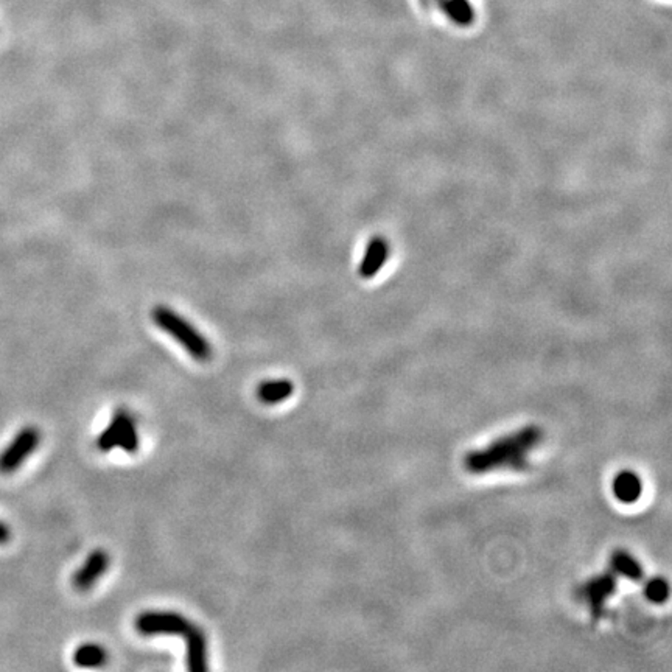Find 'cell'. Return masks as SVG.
Returning a JSON list of instances; mask_svg holds the SVG:
<instances>
[{
  "instance_id": "1",
  "label": "cell",
  "mask_w": 672,
  "mask_h": 672,
  "mask_svg": "<svg viewBox=\"0 0 672 672\" xmlns=\"http://www.w3.org/2000/svg\"><path fill=\"white\" fill-rule=\"evenodd\" d=\"M542 440L543 430L537 425H528L499 438L481 450L470 451L464 460V466L473 475H484L494 470L525 472L529 469V456Z\"/></svg>"
},
{
  "instance_id": "2",
  "label": "cell",
  "mask_w": 672,
  "mask_h": 672,
  "mask_svg": "<svg viewBox=\"0 0 672 672\" xmlns=\"http://www.w3.org/2000/svg\"><path fill=\"white\" fill-rule=\"evenodd\" d=\"M152 318L154 324L167 335L172 336L174 341L178 342L179 346H183L185 352L189 353L193 360L200 363H206L211 360L213 351L206 336L195 329L192 322L176 313L173 309H170L167 305H156L153 309Z\"/></svg>"
},
{
  "instance_id": "3",
  "label": "cell",
  "mask_w": 672,
  "mask_h": 672,
  "mask_svg": "<svg viewBox=\"0 0 672 672\" xmlns=\"http://www.w3.org/2000/svg\"><path fill=\"white\" fill-rule=\"evenodd\" d=\"M41 444V431L36 427H25L15 436L5 450L0 453V473L10 475L27 461Z\"/></svg>"
},
{
  "instance_id": "4",
  "label": "cell",
  "mask_w": 672,
  "mask_h": 672,
  "mask_svg": "<svg viewBox=\"0 0 672 672\" xmlns=\"http://www.w3.org/2000/svg\"><path fill=\"white\" fill-rule=\"evenodd\" d=\"M190 619L176 612H143L134 621L139 634L143 637L153 635H183L192 626Z\"/></svg>"
},
{
  "instance_id": "5",
  "label": "cell",
  "mask_w": 672,
  "mask_h": 672,
  "mask_svg": "<svg viewBox=\"0 0 672 672\" xmlns=\"http://www.w3.org/2000/svg\"><path fill=\"white\" fill-rule=\"evenodd\" d=\"M617 591V578L613 573L595 576L579 588V597L588 604L593 618L599 619L606 610V604Z\"/></svg>"
},
{
  "instance_id": "6",
  "label": "cell",
  "mask_w": 672,
  "mask_h": 672,
  "mask_svg": "<svg viewBox=\"0 0 672 672\" xmlns=\"http://www.w3.org/2000/svg\"><path fill=\"white\" fill-rule=\"evenodd\" d=\"M109 562H111V558L104 549L98 548V549L93 551L87 556L84 564L76 569L75 575L72 578L74 588L76 591L91 590L95 586V582L106 573Z\"/></svg>"
},
{
  "instance_id": "7",
  "label": "cell",
  "mask_w": 672,
  "mask_h": 672,
  "mask_svg": "<svg viewBox=\"0 0 672 672\" xmlns=\"http://www.w3.org/2000/svg\"><path fill=\"white\" fill-rule=\"evenodd\" d=\"M187 643L185 663L190 672L207 671V637L204 630L192 624L190 629L183 635Z\"/></svg>"
},
{
  "instance_id": "8",
  "label": "cell",
  "mask_w": 672,
  "mask_h": 672,
  "mask_svg": "<svg viewBox=\"0 0 672 672\" xmlns=\"http://www.w3.org/2000/svg\"><path fill=\"white\" fill-rule=\"evenodd\" d=\"M294 383L292 380H266L255 390V396L265 405H279L293 396Z\"/></svg>"
},
{
  "instance_id": "9",
  "label": "cell",
  "mask_w": 672,
  "mask_h": 672,
  "mask_svg": "<svg viewBox=\"0 0 672 672\" xmlns=\"http://www.w3.org/2000/svg\"><path fill=\"white\" fill-rule=\"evenodd\" d=\"M641 492H643L641 478L632 470H623L613 479V494L621 503L632 504L638 501Z\"/></svg>"
},
{
  "instance_id": "10",
  "label": "cell",
  "mask_w": 672,
  "mask_h": 672,
  "mask_svg": "<svg viewBox=\"0 0 672 672\" xmlns=\"http://www.w3.org/2000/svg\"><path fill=\"white\" fill-rule=\"evenodd\" d=\"M386 257H388V246H386L385 240H372L369 243L363 262H361L360 270H358L360 276L364 277V279L375 276L379 272L380 268L385 263Z\"/></svg>"
},
{
  "instance_id": "11",
  "label": "cell",
  "mask_w": 672,
  "mask_h": 672,
  "mask_svg": "<svg viewBox=\"0 0 672 672\" xmlns=\"http://www.w3.org/2000/svg\"><path fill=\"white\" fill-rule=\"evenodd\" d=\"M115 414H117L120 422L119 447L128 455H134L139 450V445H141L134 418L126 410H117Z\"/></svg>"
},
{
  "instance_id": "12",
  "label": "cell",
  "mask_w": 672,
  "mask_h": 672,
  "mask_svg": "<svg viewBox=\"0 0 672 672\" xmlns=\"http://www.w3.org/2000/svg\"><path fill=\"white\" fill-rule=\"evenodd\" d=\"M440 10L451 22L461 27H469L475 21V8L470 0H436Z\"/></svg>"
},
{
  "instance_id": "13",
  "label": "cell",
  "mask_w": 672,
  "mask_h": 672,
  "mask_svg": "<svg viewBox=\"0 0 672 672\" xmlns=\"http://www.w3.org/2000/svg\"><path fill=\"white\" fill-rule=\"evenodd\" d=\"M610 564H612L613 571L617 575L624 576L626 579L635 580L637 582V580L643 579V576H645V571H643L640 562L632 554L624 551V549H618V551H615L612 554Z\"/></svg>"
},
{
  "instance_id": "14",
  "label": "cell",
  "mask_w": 672,
  "mask_h": 672,
  "mask_svg": "<svg viewBox=\"0 0 672 672\" xmlns=\"http://www.w3.org/2000/svg\"><path fill=\"white\" fill-rule=\"evenodd\" d=\"M108 662V652L104 646L84 643L74 652V663L80 667H100Z\"/></svg>"
},
{
  "instance_id": "15",
  "label": "cell",
  "mask_w": 672,
  "mask_h": 672,
  "mask_svg": "<svg viewBox=\"0 0 672 672\" xmlns=\"http://www.w3.org/2000/svg\"><path fill=\"white\" fill-rule=\"evenodd\" d=\"M119 440L120 422L117 414H114V418H113L111 423L106 427V430L98 436L95 445H97L98 450L102 451V453H108V451L113 450L115 447H119Z\"/></svg>"
},
{
  "instance_id": "16",
  "label": "cell",
  "mask_w": 672,
  "mask_h": 672,
  "mask_svg": "<svg viewBox=\"0 0 672 672\" xmlns=\"http://www.w3.org/2000/svg\"><path fill=\"white\" fill-rule=\"evenodd\" d=\"M645 597L654 604H663L669 598V586L663 578H654L645 586Z\"/></svg>"
},
{
  "instance_id": "17",
  "label": "cell",
  "mask_w": 672,
  "mask_h": 672,
  "mask_svg": "<svg viewBox=\"0 0 672 672\" xmlns=\"http://www.w3.org/2000/svg\"><path fill=\"white\" fill-rule=\"evenodd\" d=\"M11 540V531L10 528L4 523V521H0V545H5V543L10 542Z\"/></svg>"
},
{
  "instance_id": "18",
  "label": "cell",
  "mask_w": 672,
  "mask_h": 672,
  "mask_svg": "<svg viewBox=\"0 0 672 672\" xmlns=\"http://www.w3.org/2000/svg\"><path fill=\"white\" fill-rule=\"evenodd\" d=\"M434 2H436V0H434Z\"/></svg>"
}]
</instances>
